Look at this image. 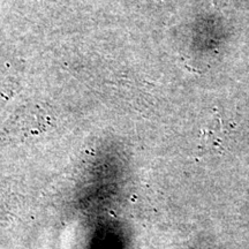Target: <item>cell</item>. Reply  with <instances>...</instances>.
<instances>
[]
</instances>
